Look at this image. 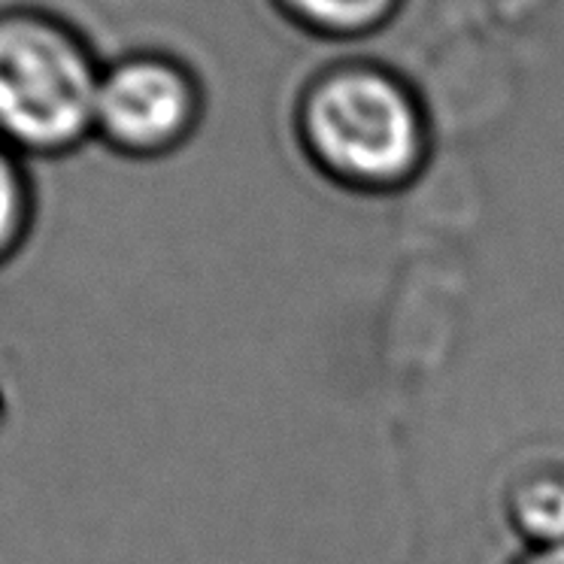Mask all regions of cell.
Segmentation results:
<instances>
[{
    "instance_id": "6da1fadb",
    "label": "cell",
    "mask_w": 564,
    "mask_h": 564,
    "mask_svg": "<svg viewBox=\"0 0 564 564\" xmlns=\"http://www.w3.org/2000/svg\"><path fill=\"white\" fill-rule=\"evenodd\" d=\"M304 140L325 171L356 188L406 183L425 155L416 100L377 70H340L304 104Z\"/></svg>"
},
{
    "instance_id": "7a4b0ae2",
    "label": "cell",
    "mask_w": 564,
    "mask_h": 564,
    "mask_svg": "<svg viewBox=\"0 0 564 564\" xmlns=\"http://www.w3.org/2000/svg\"><path fill=\"white\" fill-rule=\"evenodd\" d=\"M100 74L62 28L0 22V143L34 155L74 149L95 131Z\"/></svg>"
},
{
    "instance_id": "3957f363",
    "label": "cell",
    "mask_w": 564,
    "mask_h": 564,
    "mask_svg": "<svg viewBox=\"0 0 564 564\" xmlns=\"http://www.w3.org/2000/svg\"><path fill=\"white\" fill-rule=\"evenodd\" d=\"M195 110V88L180 67L131 58L100 74L95 131L122 152L159 155L188 134Z\"/></svg>"
},
{
    "instance_id": "277c9868",
    "label": "cell",
    "mask_w": 564,
    "mask_h": 564,
    "mask_svg": "<svg viewBox=\"0 0 564 564\" xmlns=\"http://www.w3.org/2000/svg\"><path fill=\"white\" fill-rule=\"evenodd\" d=\"M510 519L516 531L534 546H562L564 543V477L546 474L519 482L510 498Z\"/></svg>"
},
{
    "instance_id": "5b68a950",
    "label": "cell",
    "mask_w": 564,
    "mask_h": 564,
    "mask_svg": "<svg viewBox=\"0 0 564 564\" xmlns=\"http://www.w3.org/2000/svg\"><path fill=\"white\" fill-rule=\"evenodd\" d=\"M292 13L332 34L368 31L392 13L394 0H282Z\"/></svg>"
},
{
    "instance_id": "8992f818",
    "label": "cell",
    "mask_w": 564,
    "mask_h": 564,
    "mask_svg": "<svg viewBox=\"0 0 564 564\" xmlns=\"http://www.w3.org/2000/svg\"><path fill=\"white\" fill-rule=\"evenodd\" d=\"M31 216V188L13 149L0 143V261L25 237Z\"/></svg>"
},
{
    "instance_id": "52a82bcc",
    "label": "cell",
    "mask_w": 564,
    "mask_h": 564,
    "mask_svg": "<svg viewBox=\"0 0 564 564\" xmlns=\"http://www.w3.org/2000/svg\"><path fill=\"white\" fill-rule=\"evenodd\" d=\"M516 564H564V543L562 546H546V550H531Z\"/></svg>"
}]
</instances>
